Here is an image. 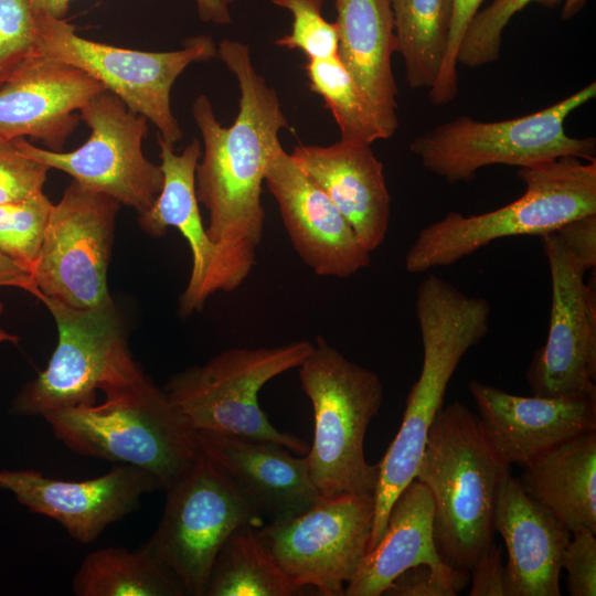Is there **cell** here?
Listing matches in <instances>:
<instances>
[{
	"instance_id": "obj_15",
	"label": "cell",
	"mask_w": 596,
	"mask_h": 596,
	"mask_svg": "<svg viewBox=\"0 0 596 596\" xmlns=\"http://www.w3.org/2000/svg\"><path fill=\"white\" fill-rule=\"evenodd\" d=\"M551 276L547 337L526 372L533 395H596V297L585 272L552 232L540 236Z\"/></svg>"
},
{
	"instance_id": "obj_6",
	"label": "cell",
	"mask_w": 596,
	"mask_h": 596,
	"mask_svg": "<svg viewBox=\"0 0 596 596\" xmlns=\"http://www.w3.org/2000/svg\"><path fill=\"white\" fill-rule=\"evenodd\" d=\"M42 417L74 453L143 469L162 490L200 455L196 434L149 379L105 396L100 404L60 408Z\"/></svg>"
},
{
	"instance_id": "obj_3",
	"label": "cell",
	"mask_w": 596,
	"mask_h": 596,
	"mask_svg": "<svg viewBox=\"0 0 596 596\" xmlns=\"http://www.w3.org/2000/svg\"><path fill=\"white\" fill-rule=\"evenodd\" d=\"M509 473L478 415L459 402L440 408L415 479L432 494L434 541L444 563L470 572L494 543L497 498Z\"/></svg>"
},
{
	"instance_id": "obj_41",
	"label": "cell",
	"mask_w": 596,
	"mask_h": 596,
	"mask_svg": "<svg viewBox=\"0 0 596 596\" xmlns=\"http://www.w3.org/2000/svg\"><path fill=\"white\" fill-rule=\"evenodd\" d=\"M14 287L35 296L38 288L29 273L0 252V288Z\"/></svg>"
},
{
	"instance_id": "obj_10",
	"label": "cell",
	"mask_w": 596,
	"mask_h": 596,
	"mask_svg": "<svg viewBox=\"0 0 596 596\" xmlns=\"http://www.w3.org/2000/svg\"><path fill=\"white\" fill-rule=\"evenodd\" d=\"M36 22L39 54L97 79L130 110L151 121L166 141L174 145L182 139L170 105L171 89L190 64L216 57L217 46L211 36L189 38L180 50L147 52L85 39L73 24L43 12H36Z\"/></svg>"
},
{
	"instance_id": "obj_13",
	"label": "cell",
	"mask_w": 596,
	"mask_h": 596,
	"mask_svg": "<svg viewBox=\"0 0 596 596\" xmlns=\"http://www.w3.org/2000/svg\"><path fill=\"white\" fill-rule=\"evenodd\" d=\"M119 205L115 199L74 180L66 187L52 206L31 275L36 295L74 309L113 305L107 268Z\"/></svg>"
},
{
	"instance_id": "obj_18",
	"label": "cell",
	"mask_w": 596,
	"mask_h": 596,
	"mask_svg": "<svg viewBox=\"0 0 596 596\" xmlns=\"http://www.w3.org/2000/svg\"><path fill=\"white\" fill-rule=\"evenodd\" d=\"M195 434L204 458L268 522L296 517L321 498L306 458L295 457L286 447L236 435Z\"/></svg>"
},
{
	"instance_id": "obj_34",
	"label": "cell",
	"mask_w": 596,
	"mask_h": 596,
	"mask_svg": "<svg viewBox=\"0 0 596 596\" xmlns=\"http://www.w3.org/2000/svg\"><path fill=\"white\" fill-rule=\"evenodd\" d=\"M36 55V12L30 0H0V87Z\"/></svg>"
},
{
	"instance_id": "obj_40",
	"label": "cell",
	"mask_w": 596,
	"mask_h": 596,
	"mask_svg": "<svg viewBox=\"0 0 596 596\" xmlns=\"http://www.w3.org/2000/svg\"><path fill=\"white\" fill-rule=\"evenodd\" d=\"M471 574L470 596H505L502 550L494 543L475 563Z\"/></svg>"
},
{
	"instance_id": "obj_17",
	"label": "cell",
	"mask_w": 596,
	"mask_h": 596,
	"mask_svg": "<svg viewBox=\"0 0 596 596\" xmlns=\"http://www.w3.org/2000/svg\"><path fill=\"white\" fill-rule=\"evenodd\" d=\"M265 182L295 251L316 275L347 278L370 265L371 253L280 141L267 158Z\"/></svg>"
},
{
	"instance_id": "obj_28",
	"label": "cell",
	"mask_w": 596,
	"mask_h": 596,
	"mask_svg": "<svg viewBox=\"0 0 596 596\" xmlns=\"http://www.w3.org/2000/svg\"><path fill=\"white\" fill-rule=\"evenodd\" d=\"M304 589L279 567L257 528L246 524L221 546L205 596H295Z\"/></svg>"
},
{
	"instance_id": "obj_1",
	"label": "cell",
	"mask_w": 596,
	"mask_h": 596,
	"mask_svg": "<svg viewBox=\"0 0 596 596\" xmlns=\"http://www.w3.org/2000/svg\"><path fill=\"white\" fill-rule=\"evenodd\" d=\"M216 56L233 73L241 96L230 127L216 119L205 95L192 104L204 147L195 169V192L209 212L206 232L215 247L201 290L203 306L214 292L238 288L256 264L265 222L266 161L279 142L280 130L289 127L276 91L257 73L246 44L224 39Z\"/></svg>"
},
{
	"instance_id": "obj_27",
	"label": "cell",
	"mask_w": 596,
	"mask_h": 596,
	"mask_svg": "<svg viewBox=\"0 0 596 596\" xmlns=\"http://www.w3.org/2000/svg\"><path fill=\"white\" fill-rule=\"evenodd\" d=\"M77 596H185L175 575L141 546L104 547L89 553L72 582Z\"/></svg>"
},
{
	"instance_id": "obj_16",
	"label": "cell",
	"mask_w": 596,
	"mask_h": 596,
	"mask_svg": "<svg viewBox=\"0 0 596 596\" xmlns=\"http://www.w3.org/2000/svg\"><path fill=\"white\" fill-rule=\"evenodd\" d=\"M0 489L13 493L30 512L58 522L72 539L91 543L135 511L145 493L162 486L150 472L119 464L82 481L54 479L33 469H0Z\"/></svg>"
},
{
	"instance_id": "obj_24",
	"label": "cell",
	"mask_w": 596,
	"mask_h": 596,
	"mask_svg": "<svg viewBox=\"0 0 596 596\" xmlns=\"http://www.w3.org/2000/svg\"><path fill=\"white\" fill-rule=\"evenodd\" d=\"M163 184L153 204L139 214V225L152 237H161L169 226L177 227L192 254L188 285L180 297V313L201 311V290L215 257V247L203 225L195 192V169L201 158L200 141L194 138L181 153L158 135Z\"/></svg>"
},
{
	"instance_id": "obj_35",
	"label": "cell",
	"mask_w": 596,
	"mask_h": 596,
	"mask_svg": "<svg viewBox=\"0 0 596 596\" xmlns=\"http://www.w3.org/2000/svg\"><path fill=\"white\" fill-rule=\"evenodd\" d=\"M468 571L447 564H418L400 574L385 589L387 596H455L469 583Z\"/></svg>"
},
{
	"instance_id": "obj_38",
	"label": "cell",
	"mask_w": 596,
	"mask_h": 596,
	"mask_svg": "<svg viewBox=\"0 0 596 596\" xmlns=\"http://www.w3.org/2000/svg\"><path fill=\"white\" fill-rule=\"evenodd\" d=\"M562 556L567 573V589L572 596L596 595V538L589 530L572 533Z\"/></svg>"
},
{
	"instance_id": "obj_43",
	"label": "cell",
	"mask_w": 596,
	"mask_h": 596,
	"mask_svg": "<svg viewBox=\"0 0 596 596\" xmlns=\"http://www.w3.org/2000/svg\"><path fill=\"white\" fill-rule=\"evenodd\" d=\"M72 0H30L36 12H43L51 17L63 19Z\"/></svg>"
},
{
	"instance_id": "obj_9",
	"label": "cell",
	"mask_w": 596,
	"mask_h": 596,
	"mask_svg": "<svg viewBox=\"0 0 596 596\" xmlns=\"http://www.w3.org/2000/svg\"><path fill=\"white\" fill-rule=\"evenodd\" d=\"M53 316L57 344L45 370L17 395L12 411L24 416L95 403L96 392L114 395L148 377L134 361L114 304L74 309L38 294Z\"/></svg>"
},
{
	"instance_id": "obj_32",
	"label": "cell",
	"mask_w": 596,
	"mask_h": 596,
	"mask_svg": "<svg viewBox=\"0 0 596 596\" xmlns=\"http://www.w3.org/2000/svg\"><path fill=\"white\" fill-rule=\"evenodd\" d=\"M561 0H493L472 19L460 44L457 64L480 67L498 61L502 34L511 18L531 2H558ZM562 19L578 13L587 0H564Z\"/></svg>"
},
{
	"instance_id": "obj_19",
	"label": "cell",
	"mask_w": 596,
	"mask_h": 596,
	"mask_svg": "<svg viewBox=\"0 0 596 596\" xmlns=\"http://www.w3.org/2000/svg\"><path fill=\"white\" fill-rule=\"evenodd\" d=\"M481 426L507 465L526 466L554 447L596 432V395L520 396L470 381Z\"/></svg>"
},
{
	"instance_id": "obj_44",
	"label": "cell",
	"mask_w": 596,
	"mask_h": 596,
	"mask_svg": "<svg viewBox=\"0 0 596 596\" xmlns=\"http://www.w3.org/2000/svg\"><path fill=\"white\" fill-rule=\"evenodd\" d=\"M19 340V338L14 334H11L3 329L0 328V342H13L15 343Z\"/></svg>"
},
{
	"instance_id": "obj_25",
	"label": "cell",
	"mask_w": 596,
	"mask_h": 596,
	"mask_svg": "<svg viewBox=\"0 0 596 596\" xmlns=\"http://www.w3.org/2000/svg\"><path fill=\"white\" fill-rule=\"evenodd\" d=\"M434 501L413 479L393 502L384 532L363 557L343 596H381L404 571L418 564H446L434 541Z\"/></svg>"
},
{
	"instance_id": "obj_37",
	"label": "cell",
	"mask_w": 596,
	"mask_h": 596,
	"mask_svg": "<svg viewBox=\"0 0 596 596\" xmlns=\"http://www.w3.org/2000/svg\"><path fill=\"white\" fill-rule=\"evenodd\" d=\"M483 0H451L448 46L439 75L429 88V102L435 106L451 103L458 93L457 55L464 35Z\"/></svg>"
},
{
	"instance_id": "obj_22",
	"label": "cell",
	"mask_w": 596,
	"mask_h": 596,
	"mask_svg": "<svg viewBox=\"0 0 596 596\" xmlns=\"http://www.w3.org/2000/svg\"><path fill=\"white\" fill-rule=\"evenodd\" d=\"M493 526L508 551L505 596H560L562 556L571 532L510 473L498 493Z\"/></svg>"
},
{
	"instance_id": "obj_23",
	"label": "cell",
	"mask_w": 596,
	"mask_h": 596,
	"mask_svg": "<svg viewBox=\"0 0 596 596\" xmlns=\"http://www.w3.org/2000/svg\"><path fill=\"white\" fill-rule=\"evenodd\" d=\"M338 57L374 106L391 138L398 128L397 86L392 55L397 52L390 0H334Z\"/></svg>"
},
{
	"instance_id": "obj_12",
	"label": "cell",
	"mask_w": 596,
	"mask_h": 596,
	"mask_svg": "<svg viewBox=\"0 0 596 596\" xmlns=\"http://www.w3.org/2000/svg\"><path fill=\"white\" fill-rule=\"evenodd\" d=\"M78 113L91 135L73 151L35 147L25 138L12 140L23 155L67 173L79 185L106 194L139 214L147 211L163 184L160 164L152 163L142 151L147 118L107 89L94 95Z\"/></svg>"
},
{
	"instance_id": "obj_14",
	"label": "cell",
	"mask_w": 596,
	"mask_h": 596,
	"mask_svg": "<svg viewBox=\"0 0 596 596\" xmlns=\"http://www.w3.org/2000/svg\"><path fill=\"white\" fill-rule=\"evenodd\" d=\"M373 494L321 497L307 511L257 528L273 557L297 585L324 596H343L369 543Z\"/></svg>"
},
{
	"instance_id": "obj_45",
	"label": "cell",
	"mask_w": 596,
	"mask_h": 596,
	"mask_svg": "<svg viewBox=\"0 0 596 596\" xmlns=\"http://www.w3.org/2000/svg\"><path fill=\"white\" fill-rule=\"evenodd\" d=\"M3 311V305L0 302V315L2 313Z\"/></svg>"
},
{
	"instance_id": "obj_39",
	"label": "cell",
	"mask_w": 596,
	"mask_h": 596,
	"mask_svg": "<svg viewBox=\"0 0 596 596\" xmlns=\"http://www.w3.org/2000/svg\"><path fill=\"white\" fill-rule=\"evenodd\" d=\"M586 273L596 265V213L573 220L554 232Z\"/></svg>"
},
{
	"instance_id": "obj_21",
	"label": "cell",
	"mask_w": 596,
	"mask_h": 596,
	"mask_svg": "<svg viewBox=\"0 0 596 596\" xmlns=\"http://www.w3.org/2000/svg\"><path fill=\"white\" fill-rule=\"evenodd\" d=\"M290 156L330 198L361 245L375 251L389 231L391 196L371 145L343 139L329 146L298 145Z\"/></svg>"
},
{
	"instance_id": "obj_30",
	"label": "cell",
	"mask_w": 596,
	"mask_h": 596,
	"mask_svg": "<svg viewBox=\"0 0 596 596\" xmlns=\"http://www.w3.org/2000/svg\"><path fill=\"white\" fill-rule=\"evenodd\" d=\"M310 89L324 102L341 132V139L370 143L389 139L372 103L359 87L338 55L307 60Z\"/></svg>"
},
{
	"instance_id": "obj_42",
	"label": "cell",
	"mask_w": 596,
	"mask_h": 596,
	"mask_svg": "<svg viewBox=\"0 0 596 596\" xmlns=\"http://www.w3.org/2000/svg\"><path fill=\"white\" fill-rule=\"evenodd\" d=\"M235 0H194L200 19L205 23L228 24L231 6Z\"/></svg>"
},
{
	"instance_id": "obj_4",
	"label": "cell",
	"mask_w": 596,
	"mask_h": 596,
	"mask_svg": "<svg viewBox=\"0 0 596 596\" xmlns=\"http://www.w3.org/2000/svg\"><path fill=\"white\" fill-rule=\"evenodd\" d=\"M524 193L499 209L464 215L449 211L423 227L406 253L405 269L426 273L449 266L493 241L544 235L596 213V161L562 157L519 168Z\"/></svg>"
},
{
	"instance_id": "obj_33",
	"label": "cell",
	"mask_w": 596,
	"mask_h": 596,
	"mask_svg": "<svg viewBox=\"0 0 596 596\" xmlns=\"http://www.w3.org/2000/svg\"><path fill=\"white\" fill-rule=\"evenodd\" d=\"M292 14L290 33L278 38L275 44L301 51L307 60H321L338 53V30L334 22L322 15L324 0H270Z\"/></svg>"
},
{
	"instance_id": "obj_26",
	"label": "cell",
	"mask_w": 596,
	"mask_h": 596,
	"mask_svg": "<svg viewBox=\"0 0 596 596\" xmlns=\"http://www.w3.org/2000/svg\"><path fill=\"white\" fill-rule=\"evenodd\" d=\"M517 479L571 533H596V432L554 447L524 466Z\"/></svg>"
},
{
	"instance_id": "obj_29",
	"label": "cell",
	"mask_w": 596,
	"mask_h": 596,
	"mask_svg": "<svg viewBox=\"0 0 596 596\" xmlns=\"http://www.w3.org/2000/svg\"><path fill=\"white\" fill-rule=\"evenodd\" d=\"M397 52L412 88H430L449 39L451 0H390Z\"/></svg>"
},
{
	"instance_id": "obj_31",
	"label": "cell",
	"mask_w": 596,
	"mask_h": 596,
	"mask_svg": "<svg viewBox=\"0 0 596 596\" xmlns=\"http://www.w3.org/2000/svg\"><path fill=\"white\" fill-rule=\"evenodd\" d=\"M52 206L43 191L0 203V252L30 275L38 264Z\"/></svg>"
},
{
	"instance_id": "obj_7",
	"label": "cell",
	"mask_w": 596,
	"mask_h": 596,
	"mask_svg": "<svg viewBox=\"0 0 596 596\" xmlns=\"http://www.w3.org/2000/svg\"><path fill=\"white\" fill-rule=\"evenodd\" d=\"M592 82L566 98L532 114L480 121L459 116L414 138L409 150L429 172L448 183L469 182L476 172L494 164L531 167L562 157L596 161V138L565 132V120L594 99Z\"/></svg>"
},
{
	"instance_id": "obj_8",
	"label": "cell",
	"mask_w": 596,
	"mask_h": 596,
	"mask_svg": "<svg viewBox=\"0 0 596 596\" xmlns=\"http://www.w3.org/2000/svg\"><path fill=\"white\" fill-rule=\"evenodd\" d=\"M312 344L300 340L273 348L226 350L202 365L174 374L163 391L194 433L269 440L302 455L309 449L307 443L275 428L257 397L267 382L298 368Z\"/></svg>"
},
{
	"instance_id": "obj_11",
	"label": "cell",
	"mask_w": 596,
	"mask_h": 596,
	"mask_svg": "<svg viewBox=\"0 0 596 596\" xmlns=\"http://www.w3.org/2000/svg\"><path fill=\"white\" fill-rule=\"evenodd\" d=\"M160 522L142 545L180 581L187 595L205 596L215 557L242 525L264 519L222 478L200 450L198 459L166 490Z\"/></svg>"
},
{
	"instance_id": "obj_20",
	"label": "cell",
	"mask_w": 596,
	"mask_h": 596,
	"mask_svg": "<svg viewBox=\"0 0 596 596\" xmlns=\"http://www.w3.org/2000/svg\"><path fill=\"white\" fill-rule=\"evenodd\" d=\"M106 87L82 70L41 54L0 87V139L30 137L62 151L79 109Z\"/></svg>"
},
{
	"instance_id": "obj_2",
	"label": "cell",
	"mask_w": 596,
	"mask_h": 596,
	"mask_svg": "<svg viewBox=\"0 0 596 596\" xmlns=\"http://www.w3.org/2000/svg\"><path fill=\"white\" fill-rule=\"evenodd\" d=\"M415 312L423 363L408 392L401 427L377 464L369 551L380 541L393 502L415 479L428 430L443 407L450 379L464 355L490 328L489 301L465 294L436 274H428L418 285Z\"/></svg>"
},
{
	"instance_id": "obj_36",
	"label": "cell",
	"mask_w": 596,
	"mask_h": 596,
	"mask_svg": "<svg viewBox=\"0 0 596 596\" xmlns=\"http://www.w3.org/2000/svg\"><path fill=\"white\" fill-rule=\"evenodd\" d=\"M49 170L44 163L23 155L13 140L0 139V203L42 191Z\"/></svg>"
},
{
	"instance_id": "obj_5",
	"label": "cell",
	"mask_w": 596,
	"mask_h": 596,
	"mask_svg": "<svg viewBox=\"0 0 596 596\" xmlns=\"http://www.w3.org/2000/svg\"><path fill=\"white\" fill-rule=\"evenodd\" d=\"M313 411V439L305 457L321 497L373 494L377 465L364 456V437L383 400L372 370L347 359L318 336L298 366Z\"/></svg>"
}]
</instances>
